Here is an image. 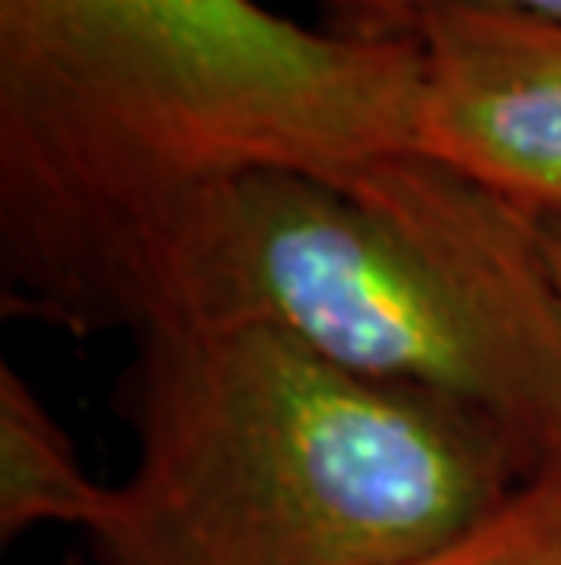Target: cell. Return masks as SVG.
Listing matches in <instances>:
<instances>
[{
    "label": "cell",
    "mask_w": 561,
    "mask_h": 565,
    "mask_svg": "<svg viewBox=\"0 0 561 565\" xmlns=\"http://www.w3.org/2000/svg\"><path fill=\"white\" fill-rule=\"evenodd\" d=\"M328 15V30L357 41H404L427 11L449 4H477V8H504L525 11L561 22V0H321Z\"/></svg>",
    "instance_id": "52a82bcc"
},
{
    "label": "cell",
    "mask_w": 561,
    "mask_h": 565,
    "mask_svg": "<svg viewBox=\"0 0 561 565\" xmlns=\"http://www.w3.org/2000/svg\"><path fill=\"white\" fill-rule=\"evenodd\" d=\"M416 153L529 215H561V22L449 4L412 26Z\"/></svg>",
    "instance_id": "277c9868"
},
{
    "label": "cell",
    "mask_w": 561,
    "mask_h": 565,
    "mask_svg": "<svg viewBox=\"0 0 561 565\" xmlns=\"http://www.w3.org/2000/svg\"><path fill=\"white\" fill-rule=\"evenodd\" d=\"M103 497L106 482L30 380L11 362L0 365V540L11 544L37 525L88 529Z\"/></svg>",
    "instance_id": "5b68a950"
},
{
    "label": "cell",
    "mask_w": 561,
    "mask_h": 565,
    "mask_svg": "<svg viewBox=\"0 0 561 565\" xmlns=\"http://www.w3.org/2000/svg\"><path fill=\"white\" fill-rule=\"evenodd\" d=\"M412 565H561V460Z\"/></svg>",
    "instance_id": "8992f818"
},
{
    "label": "cell",
    "mask_w": 561,
    "mask_h": 565,
    "mask_svg": "<svg viewBox=\"0 0 561 565\" xmlns=\"http://www.w3.org/2000/svg\"><path fill=\"white\" fill-rule=\"evenodd\" d=\"M131 347L136 460L85 529L99 565H412L547 467L496 419L267 324H161Z\"/></svg>",
    "instance_id": "7a4b0ae2"
},
{
    "label": "cell",
    "mask_w": 561,
    "mask_h": 565,
    "mask_svg": "<svg viewBox=\"0 0 561 565\" xmlns=\"http://www.w3.org/2000/svg\"><path fill=\"white\" fill-rule=\"evenodd\" d=\"M540 237H543L547 263H551L558 296H561V215H540Z\"/></svg>",
    "instance_id": "ba28073f"
},
{
    "label": "cell",
    "mask_w": 561,
    "mask_h": 565,
    "mask_svg": "<svg viewBox=\"0 0 561 565\" xmlns=\"http://www.w3.org/2000/svg\"><path fill=\"white\" fill-rule=\"evenodd\" d=\"M420 47L259 0H0V307L128 332L237 183L416 153Z\"/></svg>",
    "instance_id": "6da1fadb"
},
{
    "label": "cell",
    "mask_w": 561,
    "mask_h": 565,
    "mask_svg": "<svg viewBox=\"0 0 561 565\" xmlns=\"http://www.w3.org/2000/svg\"><path fill=\"white\" fill-rule=\"evenodd\" d=\"M190 321L267 324L357 376L496 419L540 463L561 460V296L540 215L423 153L237 183L139 332Z\"/></svg>",
    "instance_id": "3957f363"
}]
</instances>
